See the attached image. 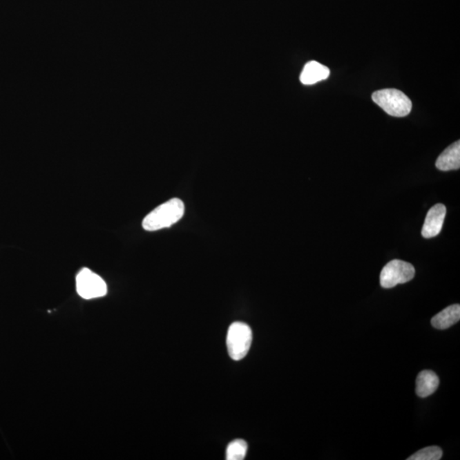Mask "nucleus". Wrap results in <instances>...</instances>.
Returning <instances> with one entry per match:
<instances>
[{"instance_id": "obj_1", "label": "nucleus", "mask_w": 460, "mask_h": 460, "mask_svg": "<svg viewBox=\"0 0 460 460\" xmlns=\"http://www.w3.org/2000/svg\"><path fill=\"white\" fill-rule=\"evenodd\" d=\"M184 204L181 200L174 198L160 204L142 221V227L147 231L169 228L184 216Z\"/></svg>"}, {"instance_id": "obj_2", "label": "nucleus", "mask_w": 460, "mask_h": 460, "mask_svg": "<svg viewBox=\"0 0 460 460\" xmlns=\"http://www.w3.org/2000/svg\"><path fill=\"white\" fill-rule=\"evenodd\" d=\"M372 100L387 114L394 117H405L410 114L412 102L403 91L385 89L375 91Z\"/></svg>"}, {"instance_id": "obj_3", "label": "nucleus", "mask_w": 460, "mask_h": 460, "mask_svg": "<svg viewBox=\"0 0 460 460\" xmlns=\"http://www.w3.org/2000/svg\"><path fill=\"white\" fill-rule=\"evenodd\" d=\"M253 341V332L248 325L233 323L229 327L227 335V347L229 356L233 360H242L249 352Z\"/></svg>"}, {"instance_id": "obj_4", "label": "nucleus", "mask_w": 460, "mask_h": 460, "mask_svg": "<svg viewBox=\"0 0 460 460\" xmlns=\"http://www.w3.org/2000/svg\"><path fill=\"white\" fill-rule=\"evenodd\" d=\"M415 269L408 262L392 260L383 268L381 273V285L383 288H392L398 284H404L414 279Z\"/></svg>"}, {"instance_id": "obj_5", "label": "nucleus", "mask_w": 460, "mask_h": 460, "mask_svg": "<svg viewBox=\"0 0 460 460\" xmlns=\"http://www.w3.org/2000/svg\"><path fill=\"white\" fill-rule=\"evenodd\" d=\"M76 288L80 297L93 299L107 294V285L102 277L89 269H83L76 278Z\"/></svg>"}, {"instance_id": "obj_6", "label": "nucleus", "mask_w": 460, "mask_h": 460, "mask_svg": "<svg viewBox=\"0 0 460 460\" xmlns=\"http://www.w3.org/2000/svg\"><path fill=\"white\" fill-rule=\"evenodd\" d=\"M446 211V207L443 204H437L430 208L422 228L423 237L429 239L439 235L443 229Z\"/></svg>"}, {"instance_id": "obj_7", "label": "nucleus", "mask_w": 460, "mask_h": 460, "mask_svg": "<svg viewBox=\"0 0 460 460\" xmlns=\"http://www.w3.org/2000/svg\"><path fill=\"white\" fill-rule=\"evenodd\" d=\"M437 169L443 171L459 170L460 167V142L449 146L438 157L436 162Z\"/></svg>"}, {"instance_id": "obj_8", "label": "nucleus", "mask_w": 460, "mask_h": 460, "mask_svg": "<svg viewBox=\"0 0 460 460\" xmlns=\"http://www.w3.org/2000/svg\"><path fill=\"white\" fill-rule=\"evenodd\" d=\"M330 75L329 68L316 61H309L305 66L300 75V82L306 86L314 85L321 80L327 79Z\"/></svg>"}, {"instance_id": "obj_9", "label": "nucleus", "mask_w": 460, "mask_h": 460, "mask_svg": "<svg viewBox=\"0 0 460 460\" xmlns=\"http://www.w3.org/2000/svg\"><path fill=\"white\" fill-rule=\"evenodd\" d=\"M439 378L434 372L422 371L416 379V394L422 398L432 396L439 386Z\"/></svg>"}, {"instance_id": "obj_10", "label": "nucleus", "mask_w": 460, "mask_h": 460, "mask_svg": "<svg viewBox=\"0 0 460 460\" xmlns=\"http://www.w3.org/2000/svg\"><path fill=\"white\" fill-rule=\"evenodd\" d=\"M460 319L459 305L447 307L443 312L437 314L432 320V325L437 329L443 330L454 326Z\"/></svg>"}, {"instance_id": "obj_11", "label": "nucleus", "mask_w": 460, "mask_h": 460, "mask_svg": "<svg viewBox=\"0 0 460 460\" xmlns=\"http://www.w3.org/2000/svg\"><path fill=\"white\" fill-rule=\"evenodd\" d=\"M247 444L243 440H236L229 443L226 451V459L242 460L246 457Z\"/></svg>"}, {"instance_id": "obj_12", "label": "nucleus", "mask_w": 460, "mask_h": 460, "mask_svg": "<svg viewBox=\"0 0 460 460\" xmlns=\"http://www.w3.org/2000/svg\"><path fill=\"white\" fill-rule=\"evenodd\" d=\"M443 457V450L437 446L428 447L421 449L415 452L408 460H439Z\"/></svg>"}]
</instances>
